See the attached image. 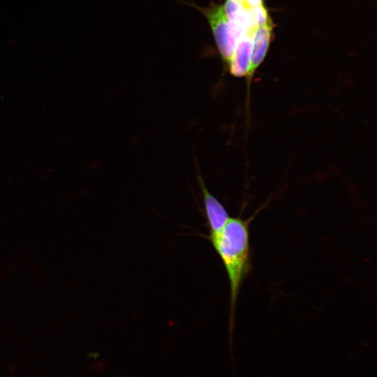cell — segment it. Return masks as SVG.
Masks as SVG:
<instances>
[{"mask_svg": "<svg viewBox=\"0 0 377 377\" xmlns=\"http://www.w3.org/2000/svg\"><path fill=\"white\" fill-rule=\"evenodd\" d=\"M207 19L223 61L227 65L237 42L243 34L228 20L223 4L212 2L207 7L195 6Z\"/></svg>", "mask_w": 377, "mask_h": 377, "instance_id": "7a4b0ae2", "label": "cell"}, {"mask_svg": "<svg viewBox=\"0 0 377 377\" xmlns=\"http://www.w3.org/2000/svg\"><path fill=\"white\" fill-rule=\"evenodd\" d=\"M258 26L247 27L239 38L232 56L226 65L229 73L237 77H247L252 50V41Z\"/></svg>", "mask_w": 377, "mask_h": 377, "instance_id": "277c9868", "label": "cell"}, {"mask_svg": "<svg viewBox=\"0 0 377 377\" xmlns=\"http://www.w3.org/2000/svg\"><path fill=\"white\" fill-rule=\"evenodd\" d=\"M272 19L265 23L256 27L252 41V50L250 66L246 79L250 80L256 69L264 61L267 53L272 36Z\"/></svg>", "mask_w": 377, "mask_h": 377, "instance_id": "5b68a950", "label": "cell"}, {"mask_svg": "<svg viewBox=\"0 0 377 377\" xmlns=\"http://www.w3.org/2000/svg\"><path fill=\"white\" fill-rule=\"evenodd\" d=\"M259 210L245 219L239 216L230 217L219 233L208 237L228 276L230 322L234 319L241 287L251 269L249 227Z\"/></svg>", "mask_w": 377, "mask_h": 377, "instance_id": "6da1fadb", "label": "cell"}, {"mask_svg": "<svg viewBox=\"0 0 377 377\" xmlns=\"http://www.w3.org/2000/svg\"><path fill=\"white\" fill-rule=\"evenodd\" d=\"M197 179L202 193L207 222L209 226V237H212L221 230L230 216L224 205L209 191L200 173L198 175Z\"/></svg>", "mask_w": 377, "mask_h": 377, "instance_id": "3957f363", "label": "cell"}, {"mask_svg": "<svg viewBox=\"0 0 377 377\" xmlns=\"http://www.w3.org/2000/svg\"><path fill=\"white\" fill-rule=\"evenodd\" d=\"M235 1H237L239 4L241 5L243 0H235Z\"/></svg>", "mask_w": 377, "mask_h": 377, "instance_id": "8992f818", "label": "cell"}]
</instances>
